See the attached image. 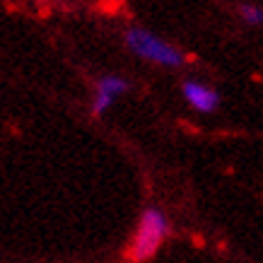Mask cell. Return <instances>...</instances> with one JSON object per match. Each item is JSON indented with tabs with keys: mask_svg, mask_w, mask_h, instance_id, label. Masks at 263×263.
Returning a JSON list of instances; mask_svg holds the SVG:
<instances>
[{
	"mask_svg": "<svg viewBox=\"0 0 263 263\" xmlns=\"http://www.w3.org/2000/svg\"><path fill=\"white\" fill-rule=\"evenodd\" d=\"M123 44L136 58L147 61L152 65H160V68H169V70L183 68L189 61L181 48H176L174 44H169V41H164L150 29H143V27H128L123 32Z\"/></svg>",
	"mask_w": 263,
	"mask_h": 263,
	"instance_id": "1",
	"label": "cell"
},
{
	"mask_svg": "<svg viewBox=\"0 0 263 263\" xmlns=\"http://www.w3.org/2000/svg\"><path fill=\"white\" fill-rule=\"evenodd\" d=\"M169 234V220L167 215L162 213L160 208H145L143 215H140V222H138V230L133 234V239L128 244V261L133 263H145L150 261L152 256L160 251L162 241Z\"/></svg>",
	"mask_w": 263,
	"mask_h": 263,
	"instance_id": "2",
	"label": "cell"
},
{
	"mask_svg": "<svg viewBox=\"0 0 263 263\" xmlns=\"http://www.w3.org/2000/svg\"><path fill=\"white\" fill-rule=\"evenodd\" d=\"M181 97L198 114H215L222 106V95L215 87H210L200 80H193V78L181 82Z\"/></svg>",
	"mask_w": 263,
	"mask_h": 263,
	"instance_id": "3",
	"label": "cell"
},
{
	"mask_svg": "<svg viewBox=\"0 0 263 263\" xmlns=\"http://www.w3.org/2000/svg\"><path fill=\"white\" fill-rule=\"evenodd\" d=\"M130 80L123 78V75H116V72H109V75H99L97 78V95H106L111 99H119L126 92H130Z\"/></svg>",
	"mask_w": 263,
	"mask_h": 263,
	"instance_id": "4",
	"label": "cell"
},
{
	"mask_svg": "<svg viewBox=\"0 0 263 263\" xmlns=\"http://www.w3.org/2000/svg\"><path fill=\"white\" fill-rule=\"evenodd\" d=\"M237 15L249 27H263V8H258L254 3H239L237 5Z\"/></svg>",
	"mask_w": 263,
	"mask_h": 263,
	"instance_id": "5",
	"label": "cell"
}]
</instances>
